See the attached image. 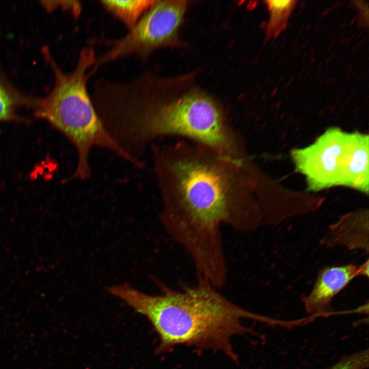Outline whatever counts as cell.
I'll return each mask as SVG.
<instances>
[{"label": "cell", "instance_id": "cell-1", "mask_svg": "<svg viewBox=\"0 0 369 369\" xmlns=\"http://www.w3.org/2000/svg\"><path fill=\"white\" fill-rule=\"evenodd\" d=\"M152 157L166 231L189 254L198 277L222 285L228 269L221 225L248 233L263 222L247 159L186 141L154 145Z\"/></svg>", "mask_w": 369, "mask_h": 369}, {"label": "cell", "instance_id": "cell-2", "mask_svg": "<svg viewBox=\"0 0 369 369\" xmlns=\"http://www.w3.org/2000/svg\"><path fill=\"white\" fill-rule=\"evenodd\" d=\"M94 102L111 136L138 161L145 162V151L152 141L173 135L234 158H245L241 139L212 98L197 91L169 98L148 71L127 81L102 80Z\"/></svg>", "mask_w": 369, "mask_h": 369}, {"label": "cell", "instance_id": "cell-3", "mask_svg": "<svg viewBox=\"0 0 369 369\" xmlns=\"http://www.w3.org/2000/svg\"><path fill=\"white\" fill-rule=\"evenodd\" d=\"M161 293L149 295L128 283L111 286L108 292L146 317L157 333L156 353L187 345L223 353L234 361L238 357L233 336L251 333L242 323L250 319L273 325L274 319L248 311L232 302L207 279L198 277L193 286L170 288L155 279Z\"/></svg>", "mask_w": 369, "mask_h": 369}, {"label": "cell", "instance_id": "cell-4", "mask_svg": "<svg viewBox=\"0 0 369 369\" xmlns=\"http://www.w3.org/2000/svg\"><path fill=\"white\" fill-rule=\"evenodd\" d=\"M53 72L52 90L44 97L34 98L36 117L48 121L72 143L77 153L75 169L69 180H87L92 175L90 156L94 148L105 149L135 167L137 162L112 137L101 119L88 89L89 72L96 58L92 45L82 48L74 69H61L49 47L42 49Z\"/></svg>", "mask_w": 369, "mask_h": 369}, {"label": "cell", "instance_id": "cell-5", "mask_svg": "<svg viewBox=\"0 0 369 369\" xmlns=\"http://www.w3.org/2000/svg\"><path fill=\"white\" fill-rule=\"evenodd\" d=\"M184 1H154L135 26L124 36L105 41L109 49L96 56L90 71L121 58L135 56L144 62L154 50L176 39L187 8Z\"/></svg>", "mask_w": 369, "mask_h": 369}, {"label": "cell", "instance_id": "cell-6", "mask_svg": "<svg viewBox=\"0 0 369 369\" xmlns=\"http://www.w3.org/2000/svg\"><path fill=\"white\" fill-rule=\"evenodd\" d=\"M349 135L331 128L312 145L292 151L296 168L305 176L309 190L341 186Z\"/></svg>", "mask_w": 369, "mask_h": 369}, {"label": "cell", "instance_id": "cell-7", "mask_svg": "<svg viewBox=\"0 0 369 369\" xmlns=\"http://www.w3.org/2000/svg\"><path fill=\"white\" fill-rule=\"evenodd\" d=\"M368 259L358 265L354 263L329 265L321 269L310 292L302 301L306 312L317 317L334 314V298L358 276L368 277Z\"/></svg>", "mask_w": 369, "mask_h": 369}, {"label": "cell", "instance_id": "cell-8", "mask_svg": "<svg viewBox=\"0 0 369 369\" xmlns=\"http://www.w3.org/2000/svg\"><path fill=\"white\" fill-rule=\"evenodd\" d=\"M320 244L327 248L343 247L349 250H361L368 254V212L358 211L342 216L328 227Z\"/></svg>", "mask_w": 369, "mask_h": 369}, {"label": "cell", "instance_id": "cell-9", "mask_svg": "<svg viewBox=\"0 0 369 369\" xmlns=\"http://www.w3.org/2000/svg\"><path fill=\"white\" fill-rule=\"evenodd\" d=\"M368 135L350 133L341 186L368 193Z\"/></svg>", "mask_w": 369, "mask_h": 369}, {"label": "cell", "instance_id": "cell-10", "mask_svg": "<svg viewBox=\"0 0 369 369\" xmlns=\"http://www.w3.org/2000/svg\"><path fill=\"white\" fill-rule=\"evenodd\" d=\"M154 2L153 0H102L99 1V4L106 11L129 30L135 26Z\"/></svg>", "mask_w": 369, "mask_h": 369}, {"label": "cell", "instance_id": "cell-11", "mask_svg": "<svg viewBox=\"0 0 369 369\" xmlns=\"http://www.w3.org/2000/svg\"><path fill=\"white\" fill-rule=\"evenodd\" d=\"M33 100L9 81L0 67V120L17 119L16 109L21 106L32 107Z\"/></svg>", "mask_w": 369, "mask_h": 369}, {"label": "cell", "instance_id": "cell-12", "mask_svg": "<svg viewBox=\"0 0 369 369\" xmlns=\"http://www.w3.org/2000/svg\"><path fill=\"white\" fill-rule=\"evenodd\" d=\"M265 2L270 15L266 25V33L268 37H276L285 29L297 2L269 0Z\"/></svg>", "mask_w": 369, "mask_h": 369}, {"label": "cell", "instance_id": "cell-13", "mask_svg": "<svg viewBox=\"0 0 369 369\" xmlns=\"http://www.w3.org/2000/svg\"><path fill=\"white\" fill-rule=\"evenodd\" d=\"M42 6L49 12L61 9L70 13L75 18H78L82 12V5L78 1H44L40 2Z\"/></svg>", "mask_w": 369, "mask_h": 369}, {"label": "cell", "instance_id": "cell-14", "mask_svg": "<svg viewBox=\"0 0 369 369\" xmlns=\"http://www.w3.org/2000/svg\"><path fill=\"white\" fill-rule=\"evenodd\" d=\"M328 369H364L362 358L356 353L345 356Z\"/></svg>", "mask_w": 369, "mask_h": 369}]
</instances>
